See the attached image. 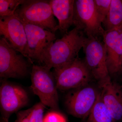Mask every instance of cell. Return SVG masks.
<instances>
[{
	"label": "cell",
	"instance_id": "cell-1",
	"mask_svg": "<svg viewBox=\"0 0 122 122\" xmlns=\"http://www.w3.org/2000/svg\"><path fill=\"white\" fill-rule=\"evenodd\" d=\"M87 38L81 30L75 27L54 42L39 65L51 70L60 68L72 61L78 56L79 52Z\"/></svg>",
	"mask_w": 122,
	"mask_h": 122
},
{
	"label": "cell",
	"instance_id": "cell-2",
	"mask_svg": "<svg viewBox=\"0 0 122 122\" xmlns=\"http://www.w3.org/2000/svg\"><path fill=\"white\" fill-rule=\"evenodd\" d=\"M14 15L23 23L39 26L54 33L58 30L50 0H24Z\"/></svg>",
	"mask_w": 122,
	"mask_h": 122
},
{
	"label": "cell",
	"instance_id": "cell-3",
	"mask_svg": "<svg viewBox=\"0 0 122 122\" xmlns=\"http://www.w3.org/2000/svg\"><path fill=\"white\" fill-rule=\"evenodd\" d=\"M30 74V89L33 93L46 107L59 111L58 90L52 72L44 66L33 64Z\"/></svg>",
	"mask_w": 122,
	"mask_h": 122
},
{
	"label": "cell",
	"instance_id": "cell-4",
	"mask_svg": "<svg viewBox=\"0 0 122 122\" xmlns=\"http://www.w3.org/2000/svg\"><path fill=\"white\" fill-rule=\"evenodd\" d=\"M52 72L58 90L62 91L83 87L93 78L84 60L78 56L61 67L54 69Z\"/></svg>",
	"mask_w": 122,
	"mask_h": 122
},
{
	"label": "cell",
	"instance_id": "cell-5",
	"mask_svg": "<svg viewBox=\"0 0 122 122\" xmlns=\"http://www.w3.org/2000/svg\"><path fill=\"white\" fill-rule=\"evenodd\" d=\"M82 48L85 55L83 60L101 87L111 80L107 66L105 44L99 38L87 37Z\"/></svg>",
	"mask_w": 122,
	"mask_h": 122
},
{
	"label": "cell",
	"instance_id": "cell-6",
	"mask_svg": "<svg viewBox=\"0 0 122 122\" xmlns=\"http://www.w3.org/2000/svg\"><path fill=\"white\" fill-rule=\"evenodd\" d=\"M102 22L96 11L94 0H75L73 25L86 37H102L105 31Z\"/></svg>",
	"mask_w": 122,
	"mask_h": 122
},
{
	"label": "cell",
	"instance_id": "cell-7",
	"mask_svg": "<svg viewBox=\"0 0 122 122\" xmlns=\"http://www.w3.org/2000/svg\"><path fill=\"white\" fill-rule=\"evenodd\" d=\"M15 50L4 38L0 39V78L21 79L29 73L30 62Z\"/></svg>",
	"mask_w": 122,
	"mask_h": 122
},
{
	"label": "cell",
	"instance_id": "cell-8",
	"mask_svg": "<svg viewBox=\"0 0 122 122\" xmlns=\"http://www.w3.org/2000/svg\"><path fill=\"white\" fill-rule=\"evenodd\" d=\"M0 110L1 118L9 121L12 115L26 107L30 102L28 91L20 85L0 80Z\"/></svg>",
	"mask_w": 122,
	"mask_h": 122
},
{
	"label": "cell",
	"instance_id": "cell-9",
	"mask_svg": "<svg viewBox=\"0 0 122 122\" xmlns=\"http://www.w3.org/2000/svg\"><path fill=\"white\" fill-rule=\"evenodd\" d=\"M27 38L26 58L32 64L40 65L48 49L56 39L54 33L34 25L23 23Z\"/></svg>",
	"mask_w": 122,
	"mask_h": 122
},
{
	"label": "cell",
	"instance_id": "cell-10",
	"mask_svg": "<svg viewBox=\"0 0 122 122\" xmlns=\"http://www.w3.org/2000/svg\"><path fill=\"white\" fill-rule=\"evenodd\" d=\"M100 92L96 88L89 85L70 91L65 98V105L67 112L76 117H87Z\"/></svg>",
	"mask_w": 122,
	"mask_h": 122
},
{
	"label": "cell",
	"instance_id": "cell-11",
	"mask_svg": "<svg viewBox=\"0 0 122 122\" xmlns=\"http://www.w3.org/2000/svg\"><path fill=\"white\" fill-rule=\"evenodd\" d=\"M107 51V63L110 76L122 73V25L105 30L102 36Z\"/></svg>",
	"mask_w": 122,
	"mask_h": 122
},
{
	"label": "cell",
	"instance_id": "cell-12",
	"mask_svg": "<svg viewBox=\"0 0 122 122\" xmlns=\"http://www.w3.org/2000/svg\"><path fill=\"white\" fill-rule=\"evenodd\" d=\"M0 35L26 58L27 38L24 25L15 15L0 18Z\"/></svg>",
	"mask_w": 122,
	"mask_h": 122
},
{
	"label": "cell",
	"instance_id": "cell-13",
	"mask_svg": "<svg viewBox=\"0 0 122 122\" xmlns=\"http://www.w3.org/2000/svg\"><path fill=\"white\" fill-rule=\"evenodd\" d=\"M101 98L115 122H122V89L111 80L101 87Z\"/></svg>",
	"mask_w": 122,
	"mask_h": 122
},
{
	"label": "cell",
	"instance_id": "cell-14",
	"mask_svg": "<svg viewBox=\"0 0 122 122\" xmlns=\"http://www.w3.org/2000/svg\"><path fill=\"white\" fill-rule=\"evenodd\" d=\"M75 0H50L54 16L58 20V30L61 33L68 32L73 23Z\"/></svg>",
	"mask_w": 122,
	"mask_h": 122
},
{
	"label": "cell",
	"instance_id": "cell-15",
	"mask_svg": "<svg viewBox=\"0 0 122 122\" xmlns=\"http://www.w3.org/2000/svg\"><path fill=\"white\" fill-rule=\"evenodd\" d=\"M102 25L105 30L122 25V0H111L109 13Z\"/></svg>",
	"mask_w": 122,
	"mask_h": 122
},
{
	"label": "cell",
	"instance_id": "cell-16",
	"mask_svg": "<svg viewBox=\"0 0 122 122\" xmlns=\"http://www.w3.org/2000/svg\"><path fill=\"white\" fill-rule=\"evenodd\" d=\"M46 107L40 102L29 109L20 111L14 122H43Z\"/></svg>",
	"mask_w": 122,
	"mask_h": 122
},
{
	"label": "cell",
	"instance_id": "cell-17",
	"mask_svg": "<svg viewBox=\"0 0 122 122\" xmlns=\"http://www.w3.org/2000/svg\"><path fill=\"white\" fill-rule=\"evenodd\" d=\"M86 122H115L103 102L100 92L95 105L87 117Z\"/></svg>",
	"mask_w": 122,
	"mask_h": 122
},
{
	"label": "cell",
	"instance_id": "cell-18",
	"mask_svg": "<svg viewBox=\"0 0 122 122\" xmlns=\"http://www.w3.org/2000/svg\"><path fill=\"white\" fill-rule=\"evenodd\" d=\"M24 0H0V16H10L14 15L17 9Z\"/></svg>",
	"mask_w": 122,
	"mask_h": 122
},
{
	"label": "cell",
	"instance_id": "cell-19",
	"mask_svg": "<svg viewBox=\"0 0 122 122\" xmlns=\"http://www.w3.org/2000/svg\"><path fill=\"white\" fill-rule=\"evenodd\" d=\"M94 2L96 11L103 22L109 13L111 0H94Z\"/></svg>",
	"mask_w": 122,
	"mask_h": 122
},
{
	"label": "cell",
	"instance_id": "cell-20",
	"mask_svg": "<svg viewBox=\"0 0 122 122\" xmlns=\"http://www.w3.org/2000/svg\"><path fill=\"white\" fill-rule=\"evenodd\" d=\"M43 122H66L65 118L59 111L51 110L44 116Z\"/></svg>",
	"mask_w": 122,
	"mask_h": 122
},
{
	"label": "cell",
	"instance_id": "cell-21",
	"mask_svg": "<svg viewBox=\"0 0 122 122\" xmlns=\"http://www.w3.org/2000/svg\"><path fill=\"white\" fill-rule=\"evenodd\" d=\"M0 122H9V121L8 120H5V119H1Z\"/></svg>",
	"mask_w": 122,
	"mask_h": 122
}]
</instances>
